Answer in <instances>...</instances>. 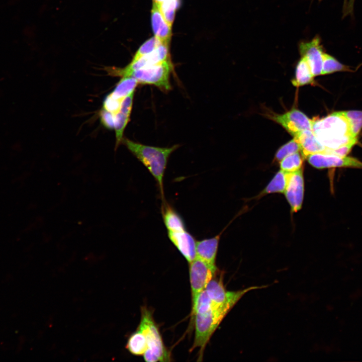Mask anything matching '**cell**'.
<instances>
[{"mask_svg":"<svg viewBox=\"0 0 362 362\" xmlns=\"http://www.w3.org/2000/svg\"><path fill=\"white\" fill-rule=\"evenodd\" d=\"M312 130L318 141L330 149L357 142L348 120L341 111L333 112L321 119L313 118Z\"/></svg>","mask_w":362,"mask_h":362,"instance_id":"obj_1","label":"cell"},{"mask_svg":"<svg viewBox=\"0 0 362 362\" xmlns=\"http://www.w3.org/2000/svg\"><path fill=\"white\" fill-rule=\"evenodd\" d=\"M122 141L127 149L146 167L155 179L160 191L162 202L164 201L163 180L168 160L178 147H159L142 144L127 138Z\"/></svg>","mask_w":362,"mask_h":362,"instance_id":"obj_2","label":"cell"},{"mask_svg":"<svg viewBox=\"0 0 362 362\" xmlns=\"http://www.w3.org/2000/svg\"><path fill=\"white\" fill-rule=\"evenodd\" d=\"M234 306L232 304L216 303L207 310L197 312L193 316L195 333L191 350L200 348V360L212 335Z\"/></svg>","mask_w":362,"mask_h":362,"instance_id":"obj_3","label":"cell"},{"mask_svg":"<svg viewBox=\"0 0 362 362\" xmlns=\"http://www.w3.org/2000/svg\"><path fill=\"white\" fill-rule=\"evenodd\" d=\"M141 320L138 329L144 334L148 346L143 354L144 360L147 362L171 361V354L163 343L152 311L143 306L141 307Z\"/></svg>","mask_w":362,"mask_h":362,"instance_id":"obj_4","label":"cell"},{"mask_svg":"<svg viewBox=\"0 0 362 362\" xmlns=\"http://www.w3.org/2000/svg\"><path fill=\"white\" fill-rule=\"evenodd\" d=\"M170 59L158 63L137 69L130 72L127 76L134 78L138 83L155 85L167 92L171 88L170 76L173 70Z\"/></svg>","mask_w":362,"mask_h":362,"instance_id":"obj_5","label":"cell"},{"mask_svg":"<svg viewBox=\"0 0 362 362\" xmlns=\"http://www.w3.org/2000/svg\"><path fill=\"white\" fill-rule=\"evenodd\" d=\"M217 269L198 257L189 262L192 307L208 284L216 275Z\"/></svg>","mask_w":362,"mask_h":362,"instance_id":"obj_6","label":"cell"},{"mask_svg":"<svg viewBox=\"0 0 362 362\" xmlns=\"http://www.w3.org/2000/svg\"><path fill=\"white\" fill-rule=\"evenodd\" d=\"M169 58V44L160 43L153 51L135 61H131L124 68L108 67L106 69L111 75L125 77L133 71L158 63Z\"/></svg>","mask_w":362,"mask_h":362,"instance_id":"obj_7","label":"cell"},{"mask_svg":"<svg viewBox=\"0 0 362 362\" xmlns=\"http://www.w3.org/2000/svg\"><path fill=\"white\" fill-rule=\"evenodd\" d=\"M306 158L313 166L318 169L350 167L362 169V162L358 159L346 156L325 153L309 155Z\"/></svg>","mask_w":362,"mask_h":362,"instance_id":"obj_8","label":"cell"},{"mask_svg":"<svg viewBox=\"0 0 362 362\" xmlns=\"http://www.w3.org/2000/svg\"><path fill=\"white\" fill-rule=\"evenodd\" d=\"M272 119L294 137L303 131L312 130V119L295 108L283 114L274 115Z\"/></svg>","mask_w":362,"mask_h":362,"instance_id":"obj_9","label":"cell"},{"mask_svg":"<svg viewBox=\"0 0 362 362\" xmlns=\"http://www.w3.org/2000/svg\"><path fill=\"white\" fill-rule=\"evenodd\" d=\"M299 50L301 56L307 59L314 76L321 75L324 52L320 37L316 36L310 41L301 42Z\"/></svg>","mask_w":362,"mask_h":362,"instance_id":"obj_10","label":"cell"},{"mask_svg":"<svg viewBox=\"0 0 362 362\" xmlns=\"http://www.w3.org/2000/svg\"><path fill=\"white\" fill-rule=\"evenodd\" d=\"M302 169L289 172L288 181L284 192L293 212H296L301 208L303 200L304 183Z\"/></svg>","mask_w":362,"mask_h":362,"instance_id":"obj_11","label":"cell"},{"mask_svg":"<svg viewBox=\"0 0 362 362\" xmlns=\"http://www.w3.org/2000/svg\"><path fill=\"white\" fill-rule=\"evenodd\" d=\"M170 241L189 262L196 257V240L186 229L178 231H167Z\"/></svg>","mask_w":362,"mask_h":362,"instance_id":"obj_12","label":"cell"},{"mask_svg":"<svg viewBox=\"0 0 362 362\" xmlns=\"http://www.w3.org/2000/svg\"><path fill=\"white\" fill-rule=\"evenodd\" d=\"M221 233L214 237L196 241V257L202 259L214 268H217L216 259Z\"/></svg>","mask_w":362,"mask_h":362,"instance_id":"obj_13","label":"cell"},{"mask_svg":"<svg viewBox=\"0 0 362 362\" xmlns=\"http://www.w3.org/2000/svg\"><path fill=\"white\" fill-rule=\"evenodd\" d=\"M294 138L299 143L300 152L304 158H306L310 154L325 153L328 149L318 141L312 130L303 131Z\"/></svg>","mask_w":362,"mask_h":362,"instance_id":"obj_14","label":"cell"},{"mask_svg":"<svg viewBox=\"0 0 362 362\" xmlns=\"http://www.w3.org/2000/svg\"><path fill=\"white\" fill-rule=\"evenodd\" d=\"M151 20L154 36L161 43L168 44L171 36V27L163 18L159 6L154 3L151 10Z\"/></svg>","mask_w":362,"mask_h":362,"instance_id":"obj_15","label":"cell"},{"mask_svg":"<svg viewBox=\"0 0 362 362\" xmlns=\"http://www.w3.org/2000/svg\"><path fill=\"white\" fill-rule=\"evenodd\" d=\"M161 213L167 231L186 230V225L181 216L166 202L163 203Z\"/></svg>","mask_w":362,"mask_h":362,"instance_id":"obj_16","label":"cell"},{"mask_svg":"<svg viewBox=\"0 0 362 362\" xmlns=\"http://www.w3.org/2000/svg\"><path fill=\"white\" fill-rule=\"evenodd\" d=\"M314 77L307 59L301 57L297 65L295 78L292 80V84L297 87L310 84L313 82Z\"/></svg>","mask_w":362,"mask_h":362,"instance_id":"obj_17","label":"cell"},{"mask_svg":"<svg viewBox=\"0 0 362 362\" xmlns=\"http://www.w3.org/2000/svg\"><path fill=\"white\" fill-rule=\"evenodd\" d=\"M138 83L136 79L132 77H123L109 95L115 99L123 100L134 92Z\"/></svg>","mask_w":362,"mask_h":362,"instance_id":"obj_18","label":"cell"},{"mask_svg":"<svg viewBox=\"0 0 362 362\" xmlns=\"http://www.w3.org/2000/svg\"><path fill=\"white\" fill-rule=\"evenodd\" d=\"M126 348L132 354L143 355L148 346L144 334L138 329L129 337Z\"/></svg>","mask_w":362,"mask_h":362,"instance_id":"obj_19","label":"cell"},{"mask_svg":"<svg viewBox=\"0 0 362 362\" xmlns=\"http://www.w3.org/2000/svg\"><path fill=\"white\" fill-rule=\"evenodd\" d=\"M289 174V172L282 169L278 171L259 196L270 193H284L287 185Z\"/></svg>","mask_w":362,"mask_h":362,"instance_id":"obj_20","label":"cell"},{"mask_svg":"<svg viewBox=\"0 0 362 362\" xmlns=\"http://www.w3.org/2000/svg\"><path fill=\"white\" fill-rule=\"evenodd\" d=\"M337 71H353L348 66L340 63L333 56L324 52L321 75Z\"/></svg>","mask_w":362,"mask_h":362,"instance_id":"obj_21","label":"cell"},{"mask_svg":"<svg viewBox=\"0 0 362 362\" xmlns=\"http://www.w3.org/2000/svg\"><path fill=\"white\" fill-rule=\"evenodd\" d=\"M304 157L299 152L290 155L280 162L282 170L287 172H293L302 169Z\"/></svg>","mask_w":362,"mask_h":362,"instance_id":"obj_22","label":"cell"},{"mask_svg":"<svg viewBox=\"0 0 362 362\" xmlns=\"http://www.w3.org/2000/svg\"><path fill=\"white\" fill-rule=\"evenodd\" d=\"M131 113L119 111L114 115V129L116 133V147L120 144L123 140L124 129L127 125Z\"/></svg>","mask_w":362,"mask_h":362,"instance_id":"obj_23","label":"cell"},{"mask_svg":"<svg viewBox=\"0 0 362 362\" xmlns=\"http://www.w3.org/2000/svg\"><path fill=\"white\" fill-rule=\"evenodd\" d=\"M178 5V0H165L159 6V9L163 18L171 27Z\"/></svg>","mask_w":362,"mask_h":362,"instance_id":"obj_24","label":"cell"},{"mask_svg":"<svg viewBox=\"0 0 362 362\" xmlns=\"http://www.w3.org/2000/svg\"><path fill=\"white\" fill-rule=\"evenodd\" d=\"M341 112L349 122L353 135L357 137L362 129V111L350 110Z\"/></svg>","mask_w":362,"mask_h":362,"instance_id":"obj_25","label":"cell"},{"mask_svg":"<svg viewBox=\"0 0 362 362\" xmlns=\"http://www.w3.org/2000/svg\"><path fill=\"white\" fill-rule=\"evenodd\" d=\"M299 151L300 145L295 138H293L278 149L275 154L274 160L280 162L287 156Z\"/></svg>","mask_w":362,"mask_h":362,"instance_id":"obj_26","label":"cell"},{"mask_svg":"<svg viewBox=\"0 0 362 362\" xmlns=\"http://www.w3.org/2000/svg\"><path fill=\"white\" fill-rule=\"evenodd\" d=\"M161 43L155 36L142 44L134 54L131 61H135L142 56L153 51Z\"/></svg>","mask_w":362,"mask_h":362,"instance_id":"obj_27","label":"cell"},{"mask_svg":"<svg viewBox=\"0 0 362 362\" xmlns=\"http://www.w3.org/2000/svg\"><path fill=\"white\" fill-rule=\"evenodd\" d=\"M122 101L113 99L108 95L104 101L103 109L115 115L120 111Z\"/></svg>","mask_w":362,"mask_h":362,"instance_id":"obj_28","label":"cell"},{"mask_svg":"<svg viewBox=\"0 0 362 362\" xmlns=\"http://www.w3.org/2000/svg\"><path fill=\"white\" fill-rule=\"evenodd\" d=\"M100 115L101 123L108 129H114V115L103 108L101 111Z\"/></svg>","mask_w":362,"mask_h":362,"instance_id":"obj_29","label":"cell"},{"mask_svg":"<svg viewBox=\"0 0 362 362\" xmlns=\"http://www.w3.org/2000/svg\"><path fill=\"white\" fill-rule=\"evenodd\" d=\"M354 1L355 0H349L346 8L343 12V16L353 13Z\"/></svg>","mask_w":362,"mask_h":362,"instance_id":"obj_30","label":"cell"},{"mask_svg":"<svg viewBox=\"0 0 362 362\" xmlns=\"http://www.w3.org/2000/svg\"><path fill=\"white\" fill-rule=\"evenodd\" d=\"M165 0H153V3L158 5L159 6Z\"/></svg>","mask_w":362,"mask_h":362,"instance_id":"obj_31","label":"cell"},{"mask_svg":"<svg viewBox=\"0 0 362 362\" xmlns=\"http://www.w3.org/2000/svg\"><path fill=\"white\" fill-rule=\"evenodd\" d=\"M347 4V0H344V4H343V12L345 11L346 6Z\"/></svg>","mask_w":362,"mask_h":362,"instance_id":"obj_32","label":"cell"}]
</instances>
